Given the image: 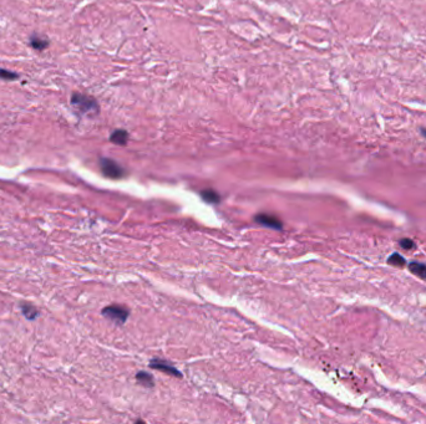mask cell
Masks as SVG:
<instances>
[{
    "mask_svg": "<svg viewBox=\"0 0 426 424\" xmlns=\"http://www.w3.org/2000/svg\"><path fill=\"white\" fill-rule=\"evenodd\" d=\"M30 42H32V46L37 50H44L49 44L47 40L42 39V38H32Z\"/></svg>",
    "mask_w": 426,
    "mask_h": 424,
    "instance_id": "obj_12",
    "label": "cell"
},
{
    "mask_svg": "<svg viewBox=\"0 0 426 424\" xmlns=\"http://www.w3.org/2000/svg\"><path fill=\"white\" fill-rule=\"evenodd\" d=\"M150 367L151 368H155V370L164 371V372L169 373V375L177 376V377H179V376H181L179 371L176 370V368L173 367V365H171V363H169V362H165V361H161V360L151 361Z\"/></svg>",
    "mask_w": 426,
    "mask_h": 424,
    "instance_id": "obj_5",
    "label": "cell"
},
{
    "mask_svg": "<svg viewBox=\"0 0 426 424\" xmlns=\"http://www.w3.org/2000/svg\"><path fill=\"white\" fill-rule=\"evenodd\" d=\"M71 105L78 110L79 112L87 116H92V115L99 114V105H97L96 100L90 97L87 95H83V93H74L71 96Z\"/></svg>",
    "mask_w": 426,
    "mask_h": 424,
    "instance_id": "obj_1",
    "label": "cell"
},
{
    "mask_svg": "<svg viewBox=\"0 0 426 424\" xmlns=\"http://www.w3.org/2000/svg\"><path fill=\"white\" fill-rule=\"evenodd\" d=\"M201 194H202V198L206 200V202L213 203V204H217V203H219L218 193H217V192H214V191H212V189L203 191Z\"/></svg>",
    "mask_w": 426,
    "mask_h": 424,
    "instance_id": "obj_8",
    "label": "cell"
},
{
    "mask_svg": "<svg viewBox=\"0 0 426 424\" xmlns=\"http://www.w3.org/2000/svg\"><path fill=\"white\" fill-rule=\"evenodd\" d=\"M387 263L394 265V267H403V265H405V259H404L401 255H399V254L394 253L389 259H387Z\"/></svg>",
    "mask_w": 426,
    "mask_h": 424,
    "instance_id": "obj_11",
    "label": "cell"
},
{
    "mask_svg": "<svg viewBox=\"0 0 426 424\" xmlns=\"http://www.w3.org/2000/svg\"><path fill=\"white\" fill-rule=\"evenodd\" d=\"M100 167H101L102 173L109 178H121L124 176V169L120 167L119 163L109 158H101L100 160Z\"/></svg>",
    "mask_w": 426,
    "mask_h": 424,
    "instance_id": "obj_3",
    "label": "cell"
},
{
    "mask_svg": "<svg viewBox=\"0 0 426 424\" xmlns=\"http://www.w3.org/2000/svg\"><path fill=\"white\" fill-rule=\"evenodd\" d=\"M421 133H423V135L426 137V129H421Z\"/></svg>",
    "mask_w": 426,
    "mask_h": 424,
    "instance_id": "obj_15",
    "label": "cell"
},
{
    "mask_svg": "<svg viewBox=\"0 0 426 424\" xmlns=\"http://www.w3.org/2000/svg\"><path fill=\"white\" fill-rule=\"evenodd\" d=\"M256 222H257L258 224L263 225V227L272 228V229H277V231H281L282 228H283V224H282V222L278 218L273 217V215L269 214H258L257 217H256Z\"/></svg>",
    "mask_w": 426,
    "mask_h": 424,
    "instance_id": "obj_4",
    "label": "cell"
},
{
    "mask_svg": "<svg viewBox=\"0 0 426 424\" xmlns=\"http://www.w3.org/2000/svg\"><path fill=\"white\" fill-rule=\"evenodd\" d=\"M400 245L403 246L404 249H413L414 246H415V244H414V241L410 240V239H401Z\"/></svg>",
    "mask_w": 426,
    "mask_h": 424,
    "instance_id": "obj_14",
    "label": "cell"
},
{
    "mask_svg": "<svg viewBox=\"0 0 426 424\" xmlns=\"http://www.w3.org/2000/svg\"><path fill=\"white\" fill-rule=\"evenodd\" d=\"M136 380H137L140 385H145V387H152L154 385V378L146 372H138L137 376H136Z\"/></svg>",
    "mask_w": 426,
    "mask_h": 424,
    "instance_id": "obj_9",
    "label": "cell"
},
{
    "mask_svg": "<svg viewBox=\"0 0 426 424\" xmlns=\"http://www.w3.org/2000/svg\"><path fill=\"white\" fill-rule=\"evenodd\" d=\"M21 311H23L24 315L28 318H30V320H34V318L39 315L38 310L33 305H23L21 306Z\"/></svg>",
    "mask_w": 426,
    "mask_h": 424,
    "instance_id": "obj_10",
    "label": "cell"
},
{
    "mask_svg": "<svg viewBox=\"0 0 426 424\" xmlns=\"http://www.w3.org/2000/svg\"><path fill=\"white\" fill-rule=\"evenodd\" d=\"M102 315L109 320L114 321L117 325H124L128 317V310L125 306L111 305L102 310Z\"/></svg>",
    "mask_w": 426,
    "mask_h": 424,
    "instance_id": "obj_2",
    "label": "cell"
},
{
    "mask_svg": "<svg viewBox=\"0 0 426 424\" xmlns=\"http://www.w3.org/2000/svg\"><path fill=\"white\" fill-rule=\"evenodd\" d=\"M409 270L416 276L421 277V279H426V265L420 264V263H410L409 264Z\"/></svg>",
    "mask_w": 426,
    "mask_h": 424,
    "instance_id": "obj_7",
    "label": "cell"
},
{
    "mask_svg": "<svg viewBox=\"0 0 426 424\" xmlns=\"http://www.w3.org/2000/svg\"><path fill=\"white\" fill-rule=\"evenodd\" d=\"M0 78H5V80H14V78H18V75H16V74L10 73V71L0 70Z\"/></svg>",
    "mask_w": 426,
    "mask_h": 424,
    "instance_id": "obj_13",
    "label": "cell"
},
{
    "mask_svg": "<svg viewBox=\"0 0 426 424\" xmlns=\"http://www.w3.org/2000/svg\"><path fill=\"white\" fill-rule=\"evenodd\" d=\"M110 141L115 143V145L125 146L128 141V133L126 132L125 129H117L110 136Z\"/></svg>",
    "mask_w": 426,
    "mask_h": 424,
    "instance_id": "obj_6",
    "label": "cell"
}]
</instances>
